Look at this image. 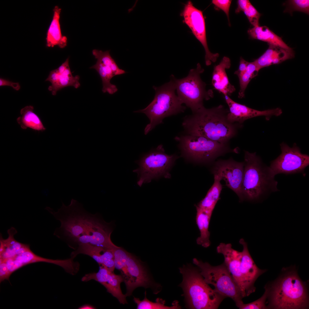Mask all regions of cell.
Returning a JSON list of instances; mask_svg holds the SVG:
<instances>
[{
  "label": "cell",
  "instance_id": "obj_17",
  "mask_svg": "<svg viewBox=\"0 0 309 309\" xmlns=\"http://www.w3.org/2000/svg\"><path fill=\"white\" fill-rule=\"evenodd\" d=\"M239 243L243 247L241 252L240 272L243 286V297L248 296L255 292L254 283L258 277L265 272L256 265L249 251L247 243L241 239Z\"/></svg>",
  "mask_w": 309,
  "mask_h": 309
},
{
  "label": "cell",
  "instance_id": "obj_14",
  "mask_svg": "<svg viewBox=\"0 0 309 309\" xmlns=\"http://www.w3.org/2000/svg\"><path fill=\"white\" fill-rule=\"evenodd\" d=\"M244 162L232 159L216 162L212 170L214 176L225 182V185L238 195L240 201L244 200L242 187L244 175Z\"/></svg>",
  "mask_w": 309,
  "mask_h": 309
},
{
  "label": "cell",
  "instance_id": "obj_23",
  "mask_svg": "<svg viewBox=\"0 0 309 309\" xmlns=\"http://www.w3.org/2000/svg\"><path fill=\"white\" fill-rule=\"evenodd\" d=\"M231 66L230 59L224 56L220 62L214 67L212 73V84L214 88L224 95H230L235 90L234 86L229 82L226 69Z\"/></svg>",
  "mask_w": 309,
  "mask_h": 309
},
{
  "label": "cell",
  "instance_id": "obj_26",
  "mask_svg": "<svg viewBox=\"0 0 309 309\" xmlns=\"http://www.w3.org/2000/svg\"><path fill=\"white\" fill-rule=\"evenodd\" d=\"M247 32L253 39L266 42L268 44L278 46L289 51H293L281 37L266 26H259L253 27L249 29Z\"/></svg>",
  "mask_w": 309,
  "mask_h": 309
},
{
  "label": "cell",
  "instance_id": "obj_13",
  "mask_svg": "<svg viewBox=\"0 0 309 309\" xmlns=\"http://www.w3.org/2000/svg\"><path fill=\"white\" fill-rule=\"evenodd\" d=\"M182 15L185 23L191 30L197 39L201 42L205 50L206 65H210L216 62L219 56L218 53L213 54L209 50L207 45L205 19L202 12L194 7L189 1L185 4Z\"/></svg>",
  "mask_w": 309,
  "mask_h": 309
},
{
  "label": "cell",
  "instance_id": "obj_9",
  "mask_svg": "<svg viewBox=\"0 0 309 309\" xmlns=\"http://www.w3.org/2000/svg\"><path fill=\"white\" fill-rule=\"evenodd\" d=\"M204 71L199 63L195 68L190 70L185 77L177 79L173 74L170 76L175 83L177 95L192 113L204 107V100H208L213 96L212 90H206V84L201 78L200 74Z\"/></svg>",
  "mask_w": 309,
  "mask_h": 309
},
{
  "label": "cell",
  "instance_id": "obj_34",
  "mask_svg": "<svg viewBox=\"0 0 309 309\" xmlns=\"http://www.w3.org/2000/svg\"><path fill=\"white\" fill-rule=\"evenodd\" d=\"M250 23L254 27L260 26L259 21L261 14L256 10L251 3L244 11Z\"/></svg>",
  "mask_w": 309,
  "mask_h": 309
},
{
  "label": "cell",
  "instance_id": "obj_31",
  "mask_svg": "<svg viewBox=\"0 0 309 309\" xmlns=\"http://www.w3.org/2000/svg\"><path fill=\"white\" fill-rule=\"evenodd\" d=\"M259 70L254 61L249 62L245 71L238 76L240 85L239 98L244 97L245 92L248 85L251 80L257 75Z\"/></svg>",
  "mask_w": 309,
  "mask_h": 309
},
{
  "label": "cell",
  "instance_id": "obj_24",
  "mask_svg": "<svg viewBox=\"0 0 309 309\" xmlns=\"http://www.w3.org/2000/svg\"><path fill=\"white\" fill-rule=\"evenodd\" d=\"M267 49L254 61L260 70L264 67L280 63L294 56L293 51H290L280 47L269 44Z\"/></svg>",
  "mask_w": 309,
  "mask_h": 309
},
{
  "label": "cell",
  "instance_id": "obj_20",
  "mask_svg": "<svg viewBox=\"0 0 309 309\" xmlns=\"http://www.w3.org/2000/svg\"><path fill=\"white\" fill-rule=\"evenodd\" d=\"M80 77L77 75L73 76L69 65V58L57 69L51 71L45 81L51 83L48 89L53 95H56L57 92L63 88L73 86L78 88L80 86Z\"/></svg>",
  "mask_w": 309,
  "mask_h": 309
},
{
  "label": "cell",
  "instance_id": "obj_29",
  "mask_svg": "<svg viewBox=\"0 0 309 309\" xmlns=\"http://www.w3.org/2000/svg\"><path fill=\"white\" fill-rule=\"evenodd\" d=\"M214 176V182L205 197L195 205L206 212L212 213L218 201L222 189L221 180L218 177Z\"/></svg>",
  "mask_w": 309,
  "mask_h": 309
},
{
  "label": "cell",
  "instance_id": "obj_7",
  "mask_svg": "<svg viewBox=\"0 0 309 309\" xmlns=\"http://www.w3.org/2000/svg\"><path fill=\"white\" fill-rule=\"evenodd\" d=\"M182 154L187 159L198 162H209L229 152L237 153L229 143H223L207 138L185 134L176 136Z\"/></svg>",
  "mask_w": 309,
  "mask_h": 309
},
{
  "label": "cell",
  "instance_id": "obj_33",
  "mask_svg": "<svg viewBox=\"0 0 309 309\" xmlns=\"http://www.w3.org/2000/svg\"><path fill=\"white\" fill-rule=\"evenodd\" d=\"M288 9L287 11H298L309 14V1L308 0H292L289 1Z\"/></svg>",
  "mask_w": 309,
  "mask_h": 309
},
{
  "label": "cell",
  "instance_id": "obj_18",
  "mask_svg": "<svg viewBox=\"0 0 309 309\" xmlns=\"http://www.w3.org/2000/svg\"><path fill=\"white\" fill-rule=\"evenodd\" d=\"M97 272L86 274L82 278L83 282L94 280L103 285L107 292L116 298L120 304H127L126 296L122 292L120 284L123 280L121 275H116L104 267L100 266Z\"/></svg>",
  "mask_w": 309,
  "mask_h": 309
},
{
  "label": "cell",
  "instance_id": "obj_16",
  "mask_svg": "<svg viewBox=\"0 0 309 309\" xmlns=\"http://www.w3.org/2000/svg\"><path fill=\"white\" fill-rule=\"evenodd\" d=\"M224 95L229 107L227 118L232 123H237L243 126L244 122L246 120L262 116H265L266 120H269L272 116H278L282 112L281 109L278 108L262 111L253 109L235 102L227 95Z\"/></svg>",
  "mask_w": 309,
  "mask_h": 309
},
{
  "label": "cell",
  "instance_id": "obj_37",
  "mask_svg": "<svg viewBox=\"0 0 309 309\" xmlns=\"http://www.w3.org/2000/svg\"><path fill=\"white\" fill-rule=\"evenodd\" d=\"M0 86H10L17 91L20 88V86L18 82H13L1 78H0Z\"/></svg>",
  "mask_w": 309,
  "mask_h": 309
},
{
  "label": "cell",
  "instance_id": "obj_30",
  "mask_svg": "<svg viewBox=\"0 0 309 309\" xmlns=\"http://www.w3.org/2000/svg\"><path fill=\"white\" fill-rule=\"evenodd\" d=\"M144 299L142 300L138 298L134 297L133 300L137 305V309H177L181 308V307L177 301H174L172 306H171L165 305V301L160 298L156 299L155 302L150 301L146 296V292L144 293Z\"/></svg>",
  "mask_w": 309,
  "mask_h": 309
},
{
  "label": "cell",
  "instance_id": "obj_38",
  "mask_svg": "<svg viewBox=\"0 0 309 309\" xmlns=\"http://www.w3.org/2000/svg\"><path fill=\"white\" fill-rule=\"evenodd\" d=\"M250 3L248 0H237V7L235 10V13H238L241 11L243 12Z\"/></svg>",
  "mask_w": 309,
  "mask_h": 309
},
{
  "label": "cell",
  "instance_id": "obj_15",
  "mask_svg": "<svg viewBox=\"0 0 309 309\" xmlns=\"http://www.w3.org/2000/svg\"><path fill=\"white\" fill-rule=\"evenodd\" d=\"M92 54L97 59L96 64L90 68L95 69L100 76L102 81V91L112 94L117 91L116 86L110 83V80L115 76L126 73L120 69L114 60L110 55L109 50L103 51L94 49Z\"/></svg>",
  "mask_w": 309,
  "mask_h": 309
},
{
  "label": "cell",
  "instance_id": "obj_4",
  "mask_svg": "<svg viewBox=\"0 0 309 309\" xmlns=\"http://www.w3.org/2000/svg\"><path fill=\"white\" fill-rule=\"evenodd\" d=\"M242 190L243 199L253 201L278 191V182L270 167L255 152L244 151Z\"/></svg>",
  "mask_w": 309,
  "mask_h": 309
},
{
  "label": "cell",
  "instance_id": "obj_25",
  "mask_svg": "<svg viewBox=\"0 0 309 309\" xmlns=\"http://www.w3.org/2000/svg\"><path fill=\"white\" fill-rule=\"evenodd\" d=\"M61 9L58 6L53 9V15L50 24L47 30L46 37V46L54 47L58 46L61 48L65 47L67 44V38L61 32L60 22Z\"/></svg>",
  "mask_w": 309,
  "mask_h": 309
},
{
  "label": "cell",
  "instance_id": "obj_19",
  "mask_svg": "<svg viewBox=\"0 0 309 309\" xmlns=\"http://www.w3.org/2000/svg\"><path fill=\"white\" fill-rule=\"evenodd\" d=\"M40 262L52 263L60 266L63 265L64 263L63 260L50 259L39 256L30 249L29 244L25 243H23L13 256L3 261L9 276L25 265Z\"/></svg>",
  "mask_w": 309,
  "mask_h": 309
},
{
  "label": "cell",
  "instance_id": "obj_28",
  "mask_svg": "<svg viewBox=\"0 0 309 309\" xmlns=\"http://www.w3.org/2000/svg\"><path fill=\"white\" fill-rule=\"evenodd\" d=\"M34 107L31 105L27 106L20 110L21 116L17 118V122L22 128H27L39 131H43L46 129L39 117L33 111Z\"/></svg>",
  "mask_w": 309,
  "mask_h": 309
},
{
  "label": "cell",
  "instance_id": "obj_11",
  "mask_svg": "<svg viewBox=\"0 0 309 309\" xmlns=\"http://www.w3.org/2000/svg\"><path fill=\"white\" fill-rule=\"evenodd\" d=\"M177 158L175 155L166 153L163 145H159L137 162L139 167L133 170L137 174V185L141 187L143 184L161 177L169 178V169Z\"/></svg>",
  "mask_w": 309,
  "mask_h": 309
},
{
  "label": "cell",
  "instance_id": "obj_5",
  "mask_svg": "<svg viewBox=\"0 0 309 309\" xmlns=\"http://www.w3.org/2000/svg\"><path fill=\"white\" fill-rule=\"evenodd\" d=\"M183 276L180 285L183 291L186 306L195 309H217L226 298L212 289L205 281L199 270L191 265L179 268Z\"/></svg>",
  "mask_w": 309,
  "mask_h": 309
},
{
  "label": "cell",
  "instance_id": "obj_3",
  "mask_svg": "<svg viewBox=\"0 0 309 309\" xmlns=\"http://www.w3.org/2000/svg\"><path fill=\"white\" fill-rule=\"evenodd\" d=\"M287 270L273 284L268 286V308L305 309L309 305L308 290L295 270Z\"/></svg>",
  "mask_w": 309,
  "mask_h": 309
},
{
  "label": "cell",
  "instance_id": "obj_27",
  "mask_svg": "<svg viewBox=\"0 0 309 309\" xmlns=\"http://www.w3.org/2000/svg\"><path fill=\"white\" fill-rule=\"evenodd\" d=\"M197 213L196 221L200 232V236L196 240L198 244L207 248L211 244L209 224L212 213L206 212L196 206Z\"/></svg>",
  "mask_w": 309,
  "mask_h": 309
},
{
  "label": "cell",
  "instance_id": "obj_6",
  "mask_svg": "<svg viewBox=\"0 0 309 309\" xmlns=\"http://www.w3.org/2000/svg\"><path fill=\"white\" fill-rule=\"evenodd\" d=\"M170 78L169 82L160 86H153L155 94L152 101L145 108L134 112L145 114L150 120L144 129L145 135L162 123L164 118L183 112L186 109L176 94L175 83Z\"/></svg>",
  "mask_w": 309,
  "mask_h": 309
},
{
  "label": "cell",
  "instance_id": "obj_36",
  "mask_svg": "<svg viewBox=\"0 0 309 309\" xmlns=\"http://www.w3.org/2000/svg\"><path fill=\"white\" fill-rule=\"evenodd\" d=\"M249 62L245 61L242 57L240 59L239 64L237 70L235 71L234 74L238 77L242 74L246 70Z\"/></svg>",
  "mask_w": 309,
  "mask_h": 309
},
{
  "label": "cell",
  "instance_id": "obj_10",
  "mask_svg": "<svg viewBox=\"0 0 309 309\" xmlns=\"http://www.w3.org/2000/svg\"><path fill=\"white\" fill-rule=\"evenodd\" d=\"M193 262L197 267L205 281L214 287V290L226 298L229 297L238 308L243 303L241 292L233 280L225 263L213 266L196 258Z\"/></svg>",
  "mask_w": 309,
  "mask_h": 309
},
{
  "label": "cell",
  "instance_id": "obj_32",
  "mask_svg": "<svg viewBox=\"0 0 309 309\" xmlns=\"http://www.w3.org/2000/svg\"><path fill=\"white\" fill-rule=\"evenodd\" d=\"M265 292L260 298L250 303H242L239 307L240 309H264L268 308L266 305L268 298L269 290L268 286L265 288Z\"/></svg>",
  "mask_w": 309,
  "mask_h": 309
},
{
  "label": "cell",
  "instance_id": "obj_8",
  "mask_svg": "<svg viewBox=\"0 0 309 309\" xmlns=\"http://www.w3.org/2000/svg\"><path fill=\"white\" fill-rule=\"evenodd\" d=\"M115 268L119 270L125 284L126 297L131 296L136 288H151L154 285L141 261L123 248L114 249Z\"/></svg>",
  "mask_w": 309,
  "mask_h": 309
},
{
  "label": "cell",
  "instance_id": "obj_2",
  "mask_svg": "<svg viewBox=\"0 0 309 309\" xmlns=\"http://www.w3.org/2000/svg\"><path fill=\"white\" fill-rule=\"evenodd\" d=\"M229 112L222 105L210 108L204 107L184 118L182 126L185 134L228 143L243 126L230 122L227 118Z\"/></svg>",
  "mask_w": 309,
  "mask_h": 309
},
{
  "label": "cell",
  "instance_id": "obj_1",
  "mask_svg": "<svg viewBox=\"0 0 309 309\" xmlns=\"http://www.w3.org/2000/svg\"><path fill=\"white\" fill-rule=\"evenodd\" d=\"M45 209L61 223L54 235L74 249L81 244L111 249L116 246L110 238L112 222H106L98 213L89 212L76 200L72 199L68 206L62 203L56 211L48 207Z\"/></svg>",
  "mask_w": 309,
  "mask_h": 309
},
{
  "label": "cell",
  "instance_id": "obj_39",
  "mask_svg": "<svg viewBox=\"0 0 309 309\" xmlns=\"http://www.w3.org/2000/svg\"><path fill=\"white\" fill-rule=\"evenodd\" d=\"M78 308L80 309H93L96 308L92 305L89 304H85L80 306Z\"/></svg>",
  "mask_w": 309,
  "mask_h": 309
},
{
  "label": "cell",
  "instance_id": "obj_22",
  "mask_svg": "<svg viewBox=\"0 0 309 309\" xmlns=\"http://www.w3.org/2000/svg\"><path fill=\"white\" fill-rule=\"evenodd\" d=\"M217 252L222 254L224 262L243 297V286L240 272L241 252L233 249L231 243H221L217 247Z\"/></svg>",
  "mask_w": 309,
  "mask_h": 309
},
{
  "label": "cell",
  "instance_id": "obj_35",
  "mask_svg": "<svg viewBox=\"0 0 309 309\" xmlns=\"http://www.w3.org/2000/svg\"><path fill=\"white\" fill-rule=\"evenodd\" d=\"M230 0H213L212 3L217 8L222 10L226 14L229 24L230 25L229 19V10L231 2Z\"/></svg>",
  "mask_w": 309,
  "mask_h": 309
},
{
  "label": "cell",
  "instance_id": "obj_21",
  "mask_svg": "<svg viewBox=\"0 0 309 309\" xmlns=\"http://www.w3.org/2000/svg\"><path fill=\"white\" fill-rule=\"evenodd\" d=\"M114 249H109L89 244H81L71 253V258L74 259L80 254L86 255L94 259L99 266L104 267L114 272L115 269Z\"/></svg>",
  "mask_w": 309,
  "mask_h": 309
},
{
  "label": "cell",
  "instance_id": "obj_12",
  "mask_svg": "<svg viewBox=\"0 0 309 309\" xmlns=\"http://www.w3.org/2000/svg\"><path fill=\"white\" fill-rule=\"evenodd\" d=\"M280 147L281 153L269 166L274 174L303 173L309 165V155L302 153L296 143L290 147L282 142Z\"/></svg>",
  "mask_w": 309,
  "mask_h": 309
}]
</instances>
